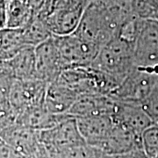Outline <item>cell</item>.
<instances>
[{
  "instance_id": "cell-27",
  "label": "cell",
  "mask_w": 158,
  "mask_h": 158,
  "mask_svg": "<svg viewBox=\"0 0 158 158\" xmlns=\"http://www.w3.org/2000/svg\"><path fill=\"white\" fill-rule=\"evenodd\" d=\"M150 158H158V156H154V157H150Z\"/></svg>"
},
{
  "instance_id": "cell-13",
  "label": "cell",
  "mask_w": 158,
  "mask_h": 158,
  "mask_svg": "<svg viewBox=\"0 0 158 158\" xmlns=\"http://www.w3.org/2000/svg\"><path fill=\"white\" fill-rule=\"evenodd\" d=\"M0 74H6L19 81L37 79L35 48L27 47L11 59L1 61Z\"/></svg>"
},
{
  "instance_id": "cell-21",
  "label": "cell",
  "mask_w": 158,
  "mask_h": 158,
  "mask_svg": "<svg viewBox=\"0 0 158 158\" xmlns=\"http://www.w3.org/2000/svg\"><path fill=\"white\" fill-rule=\"evenodd\" d=\"M144 109L147 111L149 116L153 118L154 121H158V82L155 87L153 88L152 91L150 92L149 96L142 104Z\"/></svg>"
},
{
  "instance_id": "cell-25",
  "label": "cell",
  "mask_w": 158,
  "mask_h": 158,
  "mask_svg": "<svg viewBox=\"0 0 158 158\" xmlns=\"http://www.w3.org/2000/svg\"><path fill=\"white\" fill-rule=\"evenodd\" d=\"M111 158H148L147 155L145 154L142 148H136L127 153L116 155V156H110Z\"/></svg>"
},
{
  "instance_id": "cell-19",
  "label": "cell",
  "mask_w": 158,
  "mask_h": 158,
  "mask_svg": "<svg viewBox=\"0 0 158 158\" xmlns=\"http://www.w3.org/2000/svg\"><path fill=\"white\" fill-rule=\"evenodd\" d=\"M23 37L27 46L36 48L54 35L39 17H34L28 25L22 28Z\"/></svg>"
},
{
  "instance_id": "cell-22",
  "label": "cell",
  "mask_w": 158,
  "mask_h": 158,
  "mask_svg": "<svg viewBox=\"0 0 158 158\" xmlns=\"http://www.w3.org/2000/svg\"><path fill=\"white\" fill-rule=\"evenodd\" d=\"M95 155L96 151L94 148L85 145L63 153L55 158H95Z\"/></svg>"
},
{
  "instance_id": "cell-26",
  "label": "cell",
  "mask_w": 158,
  "mask_h": 158,
  "mask_svg": "<svg viewBox=\"0 0 158 158\" xmlns=\"http://www.w3.org/2000/svg\"><path fill=\"white\" fill-rule=\"evenodd\" d=\"M28 158H52V156L47 151L45 148L43 147V145L40 143V146Z\"/></svg>"
},
{
  "instance_id": "cell-3",
  "label": "cell",
  "mask_w": 158,
  "mask_h": 158,
  "mask_svg": "<svg viewBox=\"0 0 158 158\" xmlns=\"http://www.w3.org/2000/svg\"><path fill=\"white\" fill-rule=\"evenodd\" d=\"M58 79L75 91L78 97L110 96L120 85L117 79L91 67L65 70Z\"/></svg>"
},
{
  "instance_id": "cell-6",
  "label": "cell",
  "mask_w": 158,
  "mask_h": 158,
  "mask_svg": "<svg viewBox=\"0 0 158 158\" xmlns=\"http://www.w3.org/2000/svg\"><path fill=\"white\" fill-rule=\"evenodd\" d=\"M135 68L158 76V20L141 19L135 43Z\"/></svg>"
},
{
  "instance_id": "cell-7",
  "label": "cell",
  "mask_w": 158,
  "mask_h": 158,
  "mask_svg": "<svg viewBox=\"0 0 158 158\" xmlns=\"http://www.w3.org/2000/svg\"><path fill=\"white\" fill-rule=\"evenodd\" d=\"M157 82L158 76L135 68L110 97L117 101L142 105Z\"/></svg>"
},
{
  "instance_id": "cell-20",
  "label": "cell",
  "mask_w": 158,
  "mask_h": 158,
  "mask_svg": "<svg viewBox=\"0 0 158 158\" xmlns=\"http://www.w3.org/2000/svg\"><path fill=\"white\" fill-rule=\"evenodd\" d=\"M141 146L148 158L158 156V123L155 122L141 136Z\"/></svg>"
},
{
  "instance_id": "cell-24",
  "label": "cell",
  "mask_w": 158,
  "mask_h": 158,
  "mask_svg": "<svg viewBox=\"0 0 158 158\" xmlns=\"http://www.w3.org/2000/svg\"><path fill=\"white\" fill-rule=\"evenodd\" d=\"M47 2L48 0H26V3L27 4L30 10L34 13L35 17H37L44 9Z\"/></svg>"
},
{
  "instance_id": "cell-28",
  "label": "cell",
  "mask_w": 158,
  "mask_h": 158,
  "mask_svg": "<svg viewBox=\"0 0 158 158\" xmlns=\"http://www.w3.org/2000/svg\"><path fill=\"white\" fill-rule=\"evenodd\" d=\"M23 1H26V0H23Z\"/></svg>"
},
{
  "instance_id": "cell-18",
  "label": "cell",
  "mask_w": 158,
  "mask_h": 158,
  "mask_svg": "<svg viewBox=\"0 0 158 158\" xmlns=\"http://www.w3.org/2000/svg\"><path fill=\"white\" fill-rule=\"evenodd\" d=\"M0 59L6 61L16 56L27 46L22 29H1L0 32Z\"/></svg>"
},
{
  "instance_id": "cell-11",
  "label": "cell",
  "mask_w": 158,
  "mask_h": 158,
  "mask_svg": "<svg viewBox=\"0 0 158 158\" xmlns=\"http://www.w3.org/2000/svg\"><path fill=\"white\" fill-rule=\"evenodd\" d=\"M116 107V100L110 96L88 95L78 97L68 114L75 118L113 116Z\"/></svg>"
},
{
  "instance_id": "cell-8",
  "label": "cell",
  "mask_w": 158,
  "mask_h": 158,
  "mask_svg": "<svg viewBox=\"0 0 158 158\" xmlns=\"http://www.w3.org/2000/svg\"><path fill=\"white\" fill-rule=\"evenodd\" d=\"M48 84L39 79L19 81L14 79L6 98L19 117L29 108L44 106Z\"/></svg>"
},
{
  "instance_id": "cell-12",
  "label": "cell",
  "mask_w": 158,
  "mask_h": 158,
  "mask_svg": "<svg viewBox=\"0 0 158 158\" xmlns=\"http://www.w3.org/2000/svg\"><path fill=\"white\" fill-rule=\"evenodd\" d=\"M112 117L115 122L129 127L141 136L148 127L156 122L142 105L117 100L115 111Z\"/></svg>"
},
{
  "instance_id": "cell-23",
  "label": "cell",
  "mask_w": 158,
  "mask_h": 158,
  "mask_svg": "<svg viewBox=\"0 0 158 158\" xmlns=\"http://www.w3.org/2000/svg\"><path fill=\"white\" fill-rule=\"evenodd\" d=\"M0 158H27L17 148L0 140Z\"/></svg>"
},
{
  "instance_id": "cell-15",
  "label": "cell",
  "mask_w": 158,
  "mask_h": 158,
  "mask_svg": "<svg viewBox=\"0 0 158 158\" xmlns=\"http://www.w3.org/2000/svg\"><path fill=\"white\" fill-rule=\"evenodd\" d=\"M0 140L17 148L27 158L40 146L39 131L18 124L0 130Z\"/></svg>"
},
{
  "instance_id": "cell-17",
  "label": "cell",
  "mask_w": 158,
  "mask_h": 158,
  "mask_svg": "<svg viewBox=\"0 0 158 158\" xmlns=\"http://www.w3.org/2000/svg\"><path fill=\"white\" fill-rule=\"evenodd\" d=\"M77 98L75 91L57 79L48 84L44 106L48 112L54 114H68Z\"/></svg>"
},
{
  "instance_id": "cell-14",
  "label": "cell",
  "mask_w": 158,
  "mask_h": 158,
  "mask_svg": "<svg viewBox=\"0 0 158 158\" xmlns=\"http://www.w3.org/2000/svg\"><path fill=\"white\" fill-rule=\"evenodd\" d=\"M77 121L85 143L94 149H99L114 125L112 116L80 118Z\"/></svg>"
},
{
  "instance_id": "cell-9",
  "label": "cell",
  "mask_w": 158,
  "mask_h": 158,
  "mask_svg": "<svg viewBox=\"0 0 158 158\" xmlns=\"http://www.w3.org/2000/svg\"><path fill=\"white\" fill-rule=\"evenodd\" d=\"M36 78L47 84L56 81L64 71L55 36L35 48Z\"/></svg>"
},
{
  "instance_id": "cell-4",
  "label": "cell",
  "mask_w": 158,
  "mask_h": 158,
  "mask_svg": "<svg viewBox=\"0 0 158 158\" xmlns=\"http://www.w3.org/2000/svg\"><path fill=\"white\" fill-rule=\"evenodd\" d=\"M39 140L52 158L87 145L80 134L77 118L73 117L64 119L52 128L39 131Z\"/></svg>"
},
{
  "instance_id": "cell-1",
  "label": "cell",
  "mask_w": 158,
  "mask_h": 158,
  "mask_svg": "<svg viewBox=\"0 0 158 158\" xmlns=\"http://www.w3.org/2000/svg\"><path fill=\"white\" fill-rule=\"evenodd\" d=\"M91 0H48L37 17L45 23L54 36H66L78 28Z\"/></svg>"
},
{
  "instance_id": "cell-5",
  "label": "cell",
  "mask_w": 158,
  "mask_h": 158,
  "mask_svg": "<svg viewBox=\"0 0 158 158\" xmlns=\"http://www.w3.org/2000/svg\"><path fill=\"white\" fill-rule=\"evenodd\" d=\"M60 51L63 69L90 67L101 47L72 34L55 36Z\"/></svg>"
},
{
  "instance_id": "cell-16",
  "label": "cell",
  "mask_w": 158,
  "mask_h": 158,
  "mask_svg": "<svg viewBox=\"0 0 158 158\" xmlns=\"http://www.w3.org/2000/svg\"><path fill=\"white\" fill-rule=\"evenodd\" d=\"M1 29H22L35 17L23 0H0Z\"/></svg>"
},
{
  "instance_id": "cell-10",
  "label": "cell",
  "mask_w": 158,
  "mask_h": 158,
  "mask_svg": "<svg viewBox=\"0 0 158 158\" xmlns=\"http://www.w3.org/2000/svg\"><path fill=\"white\" fill-rule=\"evenodd\" d=\"M140 148H142L141 135H137L129 127L114 121L113 128L106 141L103 142L99 149L97 150L108 156H116Z\"/></svg>"
},
{
  "instance_id": "cell-2",
  "label": "cell",
  "mask_w": 158,
  "mask_h": 158,
  "mask_svg": "<svg viewBox=\"0 0 158 158\" xmlns=\"http://www.w3.org/2000/svg\"><path fill=\"white\" fill-rule=\"evenodd\" d=\"M90 67L121 83L135 69V45L116 36L102 47Z\"/></svg>"
},
{
  "instance_id": "cell-29",
  "label": "cell",
  "mask_w": 158,
  "mask_h": 158,
  "mask_svg": "<svg viewBox=\"0 0 158 158\" xmlns=\"http://www.w3.org/2000/svg\"><path fill=\"white\" fill-rule=\"evenodd\" d=\"M157 123H158V121H157Z\"/></svg>"
}]
</instances>
